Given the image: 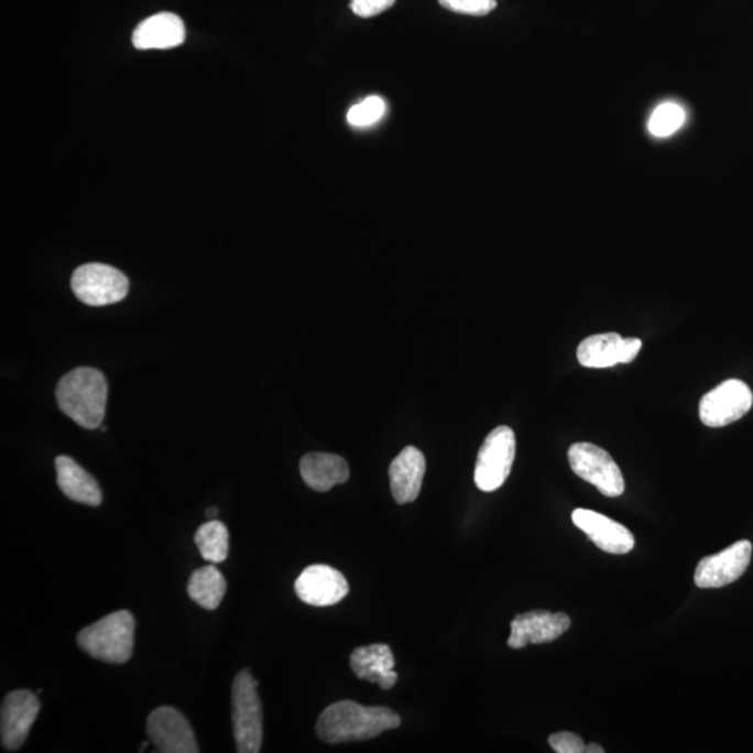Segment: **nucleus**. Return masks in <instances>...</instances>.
Listing matches in <instances>:
<instances>
[{
	"label": "nucleus",
	"instance_id": "obj_1",
	"mask_svg": "<svg viewBox=\"0 0 753 753\" xmlns=\"http://www.w3.org/2000/svg\"><path fill=\"white\" fill-rule=\"evenodd\" d=\"M401 718L389 708L365 706L342 700L323 711L317 721V734L328 744L374 739L389 730L397 729Z\"/></svg>",
	"mask_w": 753,
	"mask_h": 753
},
{
	"label": "nucleus",
	"instance_id": "obj_2",
	"mask_svg": "<svg viewBox=\"0 0 753 753\" xmlns=\"http://www.w3.org/2000/svg\"><path fill=\"white\" fill-rule=\"evenodd\" d=\"M108 384L101 371L77 368L63 375L56 389L61 411L78 426L94 430L107 412Z\"/></svg>",
	"mask_w": 753,
	"mask_h": 753
},
{
	"label": "nucleus",
	"instance_id": "obj_3",
	"mask_svg": "<svg viewBox=\"0 0 753 753\" xmlns=\"http://www.w3.org/2000/svg\"><path fill=\"white\" fill-rule=\"evenodd\" d=\"M135 622L132 613L120 610L94 622L77 636L78 646L88 656L109 664L130 661L134 645Z\"/></svg>",
	"mask_w": 753,
	"mask_h": 753
},
{
	"label": "nucleus",
	"instance_id": "obj_4",
	"mask_svg": "<svg viewBox=\"0 0 753 753\" xmlns=\"http://www.w3.org/2000/svg\"><path fill=\"white\" fill-rule=\"evenodd\" d=\"M259 683L249 672H240L232 685V723L239 753H258L263 744V708Z\"/></svg>",
	"mask_w": 753,
	"mask_h": 753
},
{
	"label": "nucleus",
	"instance_id": "obj_5",
	"mask_svg": "<svg viewBox=\"0 0 753 753\" xmlns=\"http://www.w3.org/2000/svg\"><path fill=\"white\" fill-rule=\"evenodd\" d=\"M516 451L515 433L512 428H494L484 439L474 467V483L481 491L499 490L511 473Z\"/></svg>",
	"mask_w": 753,
	"mask_h": 753
},
{
	"label": "nucleus",
	"instance_id": "obj_6",
	"mask_svg": "<svg viewBox=\"0 0 753 753\" xmlns=\"http://www.w3.org/2000/svg\"><path fill=\"white\" fill-rule=\"evenodd\" d=\"M72 290L84 305L101 307L122 302L129 293L128 276L111 265L90 263L73 272Z\"/></svg>",
	"mask_w": 753,
	"mask_h": 753
},
{
	"label": "nucleus",
	"instance_id": "obj_7",
	"mask_svg": "<svg viewBox=\"0 0 753 753\" xmlns=\"http://www.w3.org/2000/svg\"><path fill=\"white\" fill-rule=\"evenodd\" d=\"M568 459L574 473L593 484L601 494L611 499L624 494V476L613 457L603 448L590 443H577L569 448Z\"/></svg>",
	"mask_w": 753,
	"mask_h": 753
},
{
	"label": "nucleus",
	"instance_id": "obj_8",
	"mask_svg": "<svg viewBox=\"0 0 753 753\" xmlns=\"http://www.w3.org/2000/svg\"><path fill=\"white\" fill-rule=\"evenodd\" d=\"M752 405L750 386L740 380H729L700 400L699 417L705 426L724 427L744 417Z\"/></svg>",
	"mask_w": 753,
	"mask_h": 753
},
{
	"label": "nucleus",
	"instance_id": "obj_9",
	"mask_svg": "<svg viewBox=\"0 0 753 753\" xmlns=\"http://www.w3.org/2000/svg\"><path fill=\"white\" fill-rule=\"evenodd\" d=\"M150 741L162 753H198L195 732L179 710L162 706L146 720Z\"/></svg>",
	"mask_w": 753,
	"mask_h": 753
},
{
	"label": "nucleus",
	"instance_id": "obj_10",
	"mask_svg": "<svg viewBox=\"0 0 753 753\" xmlns=\"http://www.w3.org/2000/svg\"><path fill=\"white\" fill-rule=\"evenodd\" d=\"M752 544L740 541L714 556L700 559L695 571V583L700 589H719L734 582L750 567Z\"/></svg>",
	"mask_w": 753,
	"mask_h": 753
},
{
	"label": "nucleus",
	"instance_id": "obj_11",
	"mask_svg": "<svg viewBox=\"0 0 753 753\" xmlns=\"http://www.w3.org/2000/svg\"><path fill=\"white\" fill-rule=\"evenodd\" d=\"M40 710V700L31 690H13L4 698L0 716V734L4 750L13 752L23 746Z\"/></svg>",
	"mask_w": 753,
	"mask_h": 753
},
{
	"label": "nucleus",
	"instance_id": "obj_12",
	"mask_svg": "<svg viewBox=\"0 0 753 753\" xmlns=\"http://www.w3.org/2000/svg\"><path fill=\"white\" fill-rule=\"evenodd\" d=\"M642 349L637 338H622L620 334L592 335L579 343L578 360L583 368L607 369L634 362Z\"/></svg>",
	"mask_w": 753,
	"mask_h": 753
},
{
	"label": "nucleus",
	"instance_id": "obj_13",
	"mask_svg": "<svg viewBox=\"0 0 753 753\" xmlns=\"http://www.w3.org/2000/svg\"><path fill=\"white\" fill-rule=\"evenodd\" d=\"M295 590L303 603L327 607L347 598L349 585L338 569L329 565H310L296 579Z\"/></svg>",
	"mask_w": 753,
	"mask_h": 753
},
{
	"label": "nucleus",
	"instance_id": "obj_14",
	"mask_svg": "<svg viewBox=\"0 0 753 753\" xmlns=\"http://www.w3.org/2000/svg\"><path fill=\"white\" fill-rule=\"evenodd\" d=\"M571 628V619L564 613L550 611H530L516 615L511 622L509 646L523 648L527 645H541L558 640Z\"/></svg>",
	"mask_w": 753,
	"mask_h": 753
},
{
	"label": "nucleus",
	"instance_id": "obj_15",
	"mask_svg": "<svg viewBox=\"0 0 753 753\" xmlns=\"http://www.w3.org/2000/svg\"><path fill=\"white\" fill-rule=\"evenodd\" d=\"M572 522L600 550L610 554H626L635 547V537L630 530L599 512L575 510Z\"/></svg>",
	"mask_w": 753,
	"mask_h": 753
},
{
	"label": "nucleus",
	"instance_id": "obj_16",
	"mask_svg": "<svg viewBox=\"0 0 753 753\" xmlns=\"http://www.w3.org/2000/svg\"><path fill=\"white\" fill-rule=\"evenodd\" d=\"M426 473V459L416 447H406L392 460L390 467L391 491L397 504H410L421 494Z\"/></svg>",
	"mask_w": 753,
	"mask_h": 753
},
{
	"label": "nucleus",
	"instance_id": "obj_17",
	"mask_svg": "<svg viewBox=\"0 0 753 753\" xmlns=\"http://www.w3.org/2000/svg\"><path fill=\"white\" fill-rule=\"evenodd\" d=\"M185 23L174 13H159L145 19L133 33L134 48L170 50L185 42Z\"/></svg>",
	"mask_w": 753,
	"mask_h": 753
},
{
	"label": "nucleus",
	"instance_id": "obj_18",
	"mask_svg": "<svg viewBox=\"0 0 753 753\" xmlns=\"http://www.w3.org/2000/svg\"><path fill=\"white\" fill-rule=\"evenodd\" d=\"M350 667L356 677L380 685L385 690L394 687L397 681V673L394 672L395 657L390 646L381 643L356 648L350 656Z\"/></svg>",
	"mask_w": 753,
	"mask_h": 753
},
{
	"label": "nucleus",
	"instance_id": "obj_19",
	"mask_svg": "<svg viewBox=\"0 0 753 753\" xmlns=\"http://www.w3.org/2000/svg\"><path fill=\"white\" fill-rule=\"evenodd\" d=\"M57 485L62 493L78 504L98 506L102 502L101 489L97 480L80 465L65 455L55 460Z\"/></svg>",
	"mask_w": 753,
	"mask_h": 753
},
{
	"label": "nucleus",
	"instance_id": "obj_20",
	"mask_svg": "<svg viewBox=\"0 0 753 753\" xmlns=\"http://www.w3.org/2000/svg\"><path fill=\"white\" fill-rule=\"evenodd\" d=\"M301 474L308 488L326 493L349 479L347 460L338 455L310 452L301 460Z\"/></svg>",
	"mask_w": 753,
	"mask_h": 753
},
{
	"label": "nucleus",
	"instance_id": "obj_21",
	"mask_svg": "<svg viewBox=\"0 0 753 753\" xmlns=\"http://www.w3.org/2000/svg\"><path fill=\"white\" fill-rule=\"evenodd\" d=\"M225 592H227V580L214 565L197 569L188 579L187 593L203 609H218Z\"/></svg>",
	"mask_w": 753,
	"mask_h": 753
},
{
	"label": "nucleus",
	"instance_id": "obj_22",
	"mask_svg": "<svg viewBox=\"0 0 753 753\" xmlns=\"http://www.w3.org/2000/svg\"><path fill=\"white\" fill-rule=\"evenodd\" d=\"M195 542L204 559L219 564L229 554V532L221 521L214 520L198 527Z\"/></svg>",
	"mask_w": 753,
	"mask_h": 753
},
{
	"label": "nucleus",
	"instance_id": "obj_23",
	"mask_svg": "<svg viewBox=\"0 0 753 753\" xmlns=\"http://www.w3.org/2000/svg\"><path fill=\"white\" fill-rule=\"evenodd\" d=\"M685 122V112L676 102L658 105L648 120V132L655 138H668L677 132Z\"/></svg>",
	"mask_w": 753,
	"mask_h": 753
},
{
	"label": "nucleus",
	"instance_id": "obj_24",
	"mask_svg": "<svg viewBox=\"0 0 753 753\" xmlns=\"http://www.w3.org/2000/svg\"><path fill=\"white\" fill-rule=\"evenodd\" d=\"M385 109L384 99L375 96L365 98L363 102L350 108L348 122L354 126V128H368V126L379 122L384 117Z\"/></svg>",
	"mask_w": 753,
	"mask_h": 753
},
{
	"label": "nucleus",
	"instance_id": "obj_25",
	"mask_svg": "<svg viewBox=\"0 0 753 753\" xmlns=\"http://www.w3.org/2000/svg\"><path fill=\"white\" fill-rule=\"evenodd\" d=\"M444 9L469 15H485L496 8V0H438Z\"/></svg>",
	"mask_w": 753,
	"mask_h": 753
},
{
	"label": "nucleus",
	"instance_id": "obj_26",
	"mask_svg": "<svg viewBox=\"0 0 753 753\" xmlns=\"http://www.w3.org/2000/svg\"><path fill=\"white\" fill-rule=\"evenodd\" d=\"M548 744L557 753H583L586 751L583 740L574 732H557V734L550 735Z\"/></svg>",
	"mask_w": 753,
	"mask_h": 753
},
{
	"label": "nucleus",
	"instance_id": "obj_27",
	"mask_svg": "<svg viewBox=\"0 0 753 753\" xmlns=\"http://www.w3.org/2000/svg\"><path fill=\"white\" fill-rule=\"evenodd\" d=\"M396 0H350V9L363 19L374 18L394 7Z\"/></svg>",
	"mask_w": 753,
	"mask_h": 753
},
{
	"label": "nucleus",
	"instance_id": "obj_28",
	"mask_svg": "<svg viewBox=\"0 0 753 753\" xmlns=\"http://www.w3.org/2000/svg\"><path fill=\"white\" fill-rule=\"evenodd\" d=\"M219 510L217 506H209V509L206 511V516L208 517V521H214L217 520Z\"/></svg>",
	"mask_w": 753,
	"mask_h": 753
},
{
	"label": "nucleus",
	"instance_id": "obj_29",
	"mask_svg": "<svg viewBox=\"0 0 753 753\" xmlns=\"http://www.w3.org/2000/svg\"><path fill=\"white\" fill-rule=\"evenodd\" d=\"M585 752H588V753H604V750H603V747H601V746L598 745V744H590V745H586V751H585Z\"/></svg>",
	"mask_w": 753,
	"mask_h": 753
}]
</instances>
